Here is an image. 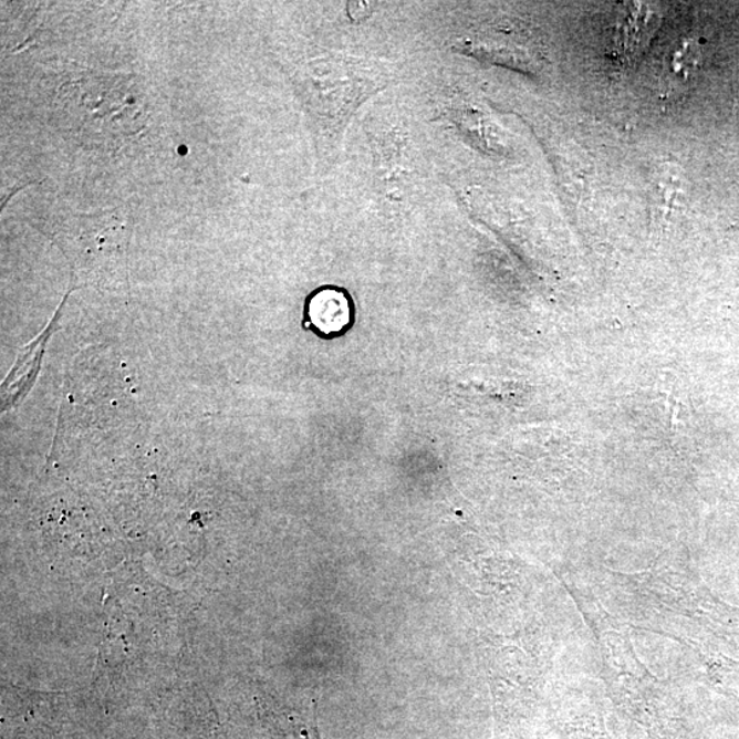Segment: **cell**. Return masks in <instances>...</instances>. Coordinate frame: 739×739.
<instances>
[{"label": "cell", "mask_w": 739, "mask_h": 739, "mask_svg": "<svg viewBox=\"0 0 739 739\" xmlns=\"http://www.w3.org/2000/svg\"><path fill=\"white\" fill-rule=\"evenodd\" d=\"M628 9L620 29V45L625 54H635L644 48L656 28V14L644 4Z\"/></svg>", "instance_id": "obj_2"}, {"label": "cell", "mask_w": 739, "mask_h": 739, "mask_svg": "<svg viewBox=\"0 0 739 739\" xmlns=\"http://www.w3.org/2000/svg\"><path fill=\"white\" fill-rule=\"evenodd\" d=\"M308 311L318 329L323 333L342 331L348 325L351 316V304L348 296L343 291L334 288H323L311 294Z\"/></svg>", "instance_id": "obj_1"}]
</instances>
